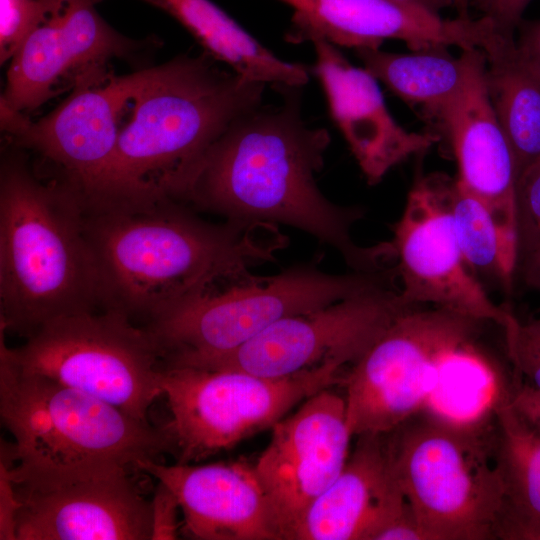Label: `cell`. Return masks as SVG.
Listing matches in <instances>:
<instances>
[{"label":"cell","instance_id":"cell-25","mask_svg":"<svg viewBox=\"0 0 540 540\" xmlns=\"http://www.w3.org/2000/svg\"><path fill=\"white\" fill-rule=\"evenodd\" d=\"M482 50L489 95L514 153L518 179L540 157V79L519 60L514 37L497 33Z\"/></svg>","mask_w":540,"mask_h":540},{"label":"cell","instance_id":"cell-21","mask_svg":"<svg viewBox=\"0 0 540 540\" xmlns=\"http://www.w3.org/2000/svg\"><path fill=\"white\" fill-rule=\"evenodd\" d=\"M438 123L457 161V179L487 204L517 246L516 161L489 95L482 49H472L465 84Z\"/></svg>","mask_w":540,"mask_h":540},{"label":"cell","instance_id":"cell-13","mask_svg":"<svg viewBox=\"0 0 540 540\" xmlns=\"http://www.w3.org/2000/svg\"><path fill=\"white\" fill-rule=\"evenodd\" d=\"M399 294L411 307L431 304L512 332L519 320L497 305L466 263L443 195L440 174L419 176L392 226Z\"/></svg>","mask_w":540,"mask_h":540},{"label":"cell","instance_id":"cell-20","mask_svg":"<svg viewBox=\"0 0 540 540\" xmlns=\"http://www.w3.org/2000/svg\"><path fill=\"white\" fill-rule=\"evenodd\" d=\"M313 72L325 93L331 117L370 185L395 166L432 147L438 136L406 131L390 114L378 80L352 65L337 46L322 40Z\"/></svg>","mask_w":540,"mask_h":540},{"label":"cell","instance_id":"cell-16","mask_svg":"<svg viewBox=\"0 0 540 540\" xmlns=\"http://www.w3.org/2000/svg\"><path fill=\"white\" fill-rule=\"evenodd\" d=\"M254 464L282 540L294 534L311 504L334 482L353 437L345 398L329 388L307 398L271 428Z\"/></svg>","mask_w":540,"mask_h":540},{"label":"cell","instance_id":"cell-19","mask_svg":"<svg viewBox=\"0 0 540 540\" xmlns=\"http://www.w3.org/2000/svg\"><path fill=\"white\" fill-rule=\"evenodd\" d=\"M137 470L167 486L183 515L184 535L197 540H282L254 464L165 465L141 460Z\"/></svg>","mask_w":540,"mask_h":540},{"label":"cell","instance_id":"cell-38","mask_svg":"<svg viewBox=\"0 0 540 540\" xmlns=\"http://www.w3.org/2000/svg\"><path fill=\"white\" fill-rule=\"evenodd\" d=\"M494 2L495 0H470V4L473 3L479 8L483 12V15H487L490 12Z\"/></svg>","mask_w":540,"mask_h":540},{"label":"cell","instance_id":"cell-7","mask_svg":"<svg viewBox=\"0 0 540 540\" xmlns=\"http://www.w3.org/2000/svg\"><path fill=\"white\" fill-rule=\"evenodd\" d=\"M395 277L392 268L332 274L316 263L298 264L188 295L144 327L158 342L163 366H191L239 348L285 317L396 288Z\"/></svg>","mask_w":540,"mask_h":540},{"label":"cell","instance_id":"cell-22","mask_svg":"<svg viewBox=\"0 0 540 540\" xmlns=\"http://www.w3.org/2000/svg\"><path fill=\"white\" fill-rule=\"evenodd\" d=\"M142 1L177 20L206 54L248 81L300 88L309 80L303 65L277 57L210 0Z\"/></svg>","mask_w":540,"mask_h":540},{"label":"cell","instance_id":"cell-1","mask_svg":"<svg viewBox=\"0 0 540 540\" xmlns=\"http://www.w3.org/2000/svg\"><path fill=\"white\" fill-rule=\"evenodd\" d=\"M235 119L189 173L178 201L226 221L287 225L334 248L357 272L389 269L390 241L357 244L353 226L365 212L326 198L316 182L331 138L301 116L298 96Z\"/></svg>","mask_w":540,"mask_h":540},{"label":"cell","instance_id":"cell-3","mask_svg":"<svg viewBox=\"0 0 540 540\" xmlns=\"http://www.w3.org/2000/svg\"><path fill=\"white\" fill-rule=\"evenodd\" d=\"M219 63L203 52L148 68L100 192L88 207L177 200L211 145L235 119L262 102L265 84Z\"/></svg>","mask_w":540,"mask_h":540},{"label":"cell","instance_id":"cell-2","mask_svg":"<svg viewBox=\"0 0 540 540\" xmlns=\"http://www.w3.org/2000/svg\"><path fill=\"white\" fill-rule=\"evenodd\" d=\"M85 225L105 308L145 325L188 295L255 279L251 267L287 245L278 226L211 223L170 198L85 208Z\"/></svg>","mask_w":540,"mask_h":540},{"label":"cell","instance_id":"cell-5","mask_svg":"<svg viewBox=\"0 0 540 540\" xmlns=\"http://www.w3.org/2000/svg\"><path fill=\"white\" fill-rule=\"evenodd\" d=\"M0 329V416L14 438L13 470L53 475L108 466L137 470L173 446L164 426L133 418L87 393L21 371Z\"/></svg>","mask_w":540,"mask_h":540},{"label":"cell","instance_id":"cell-26","mask_svg":"<svg viewBox=\"0 0 540 540\" xmlns=\"http://www.w3.org/2000/svg\"><path fill=\"white\" fill-rule=\"evenodd\" d=\"M456 238L472 272L510 293L517 272V247L502 232L491 209L457 178L440 174Z\"/></svg>","mask_w":540,"mask_h":540},{"label":"cell","instance_id":"cell-23","mask_svg":"<svg viewBox=\"0 0 540 540\" xmlns=\"http://www.w3.org/2000/svg\"><path fill=\"white\" fill-rule=\"evenodd\" d=\"M474 336L456 342L438 357L433 383L422 412L445 424L479 428L495 420L511 400L508 387L492 361L474 344Z\"/></svg>","mask_w":540,"mask_h":540},{"label":"cell","instance_id":"cell-36","mask_svg":"<svg viewBox=\"0 0 540 540\" xmlns=\"http://www.w3.org/2000/svg\"><path fill=\"white\" fill-rule=\"evenodd\" d=\"M526 285L540 293V243L518 267ZM530 324L540 332V317Z\"/></svg>","mask_w":540,"mask_h":540},{"label":"cell","instance_id":"cell-12","mask_svg":"<svg viewBox=\"0 0 540 540\" xmlns=\"http://www.w3.org/2000/svg\"><path fill=\"white\" fill-rule=\"evenodd\" d=\"M410 308L399 288L380 289L285 317L239 348L187 367L280 378L325 363L353 365Z\"/></svg>","mask_w":540,"mask_h":540},{"label":"cell","instance_id":"cell-29","mask_svg":"<svg viewBox=\"0 0 540 540\" xmlns=\"http://www.w3.org/2000/svg\"><path fill=\"white\" fill-rule=\"evenodd\" d=\"M44 14L41 0H0V60L9 62Z\"/></svg>","mask_w":540,"mask_h":540},{"label":"cell","instance_id":"cell-31","mask_svg":"<svg viewBox=\"0 0 540 540\" xmlns=\"http://www.w3.org/2000/svg\"><path fill=\"white\" fill-rule=\"evenodd\" d=\"M14 458L9 444L1 441L0 449V539L16 540V517L19 508L11 466Z\"/></svg>","mask_w":540,"mask_h":540},{"label":"cell","instance_id":"cell-28","mask_svg":"<svg viewBox=\"0 0 540 540\" xmlns=\"http://www.w3.org/2000/svg\"><path fill=\"white\" fill-rule=\"evenodd\" d=\"M515 203L518 267L540 243V157L519 175Z\"/></svg>","mask_w":540,"mask_h":540},{"label":"cell","instance_id":"cell-11","mask_svg":"<svg viewBox=\"0 0 540 540\" xmlns=\"http://www.w3.org/2000/svg\"><path fill=\"white\" fill-rule=\"evenodd\" d=\"M147 73L148 68L126 75H115L110 67L93 71L44 117L2 115L1 130L9 144L52 167L55 174L47 178L88 205L100 192L124 118Z\"/></svg>","mask_w":540,"mask_h":540},{"label":"cell","instance_id":"cell-8","mask_svg":"<svg viewBox=\"0 0 540 540\" xmlns=\"http://www.w3.org/2000/svg\"><path fill=\"white\" fill-rule=\"evenodd\" d=\"M6 349L21 371L87 393L143 422L162 395L157 340L115 309L54 319L20 347Z\"/></svg>","mask_w":540,"mask_h":540},{"label":"cell","instance_id":"cell-14","mask_svg":"<svg viewBox=\"0 0 540 540\" xmlns=\"http://www.w3.org/2000/svg\"><path fill=\"white\" fill-rule=\"evenodd\" d=\"M130 471L108 466L23 475L11 466L19 503L16 540H151L152 503Z\"/></svg>","mask_w":540,"mask_h":540},{"label":"cell","instance_id":"cell-24","mask_svg":"<svg viewBox=\"0 0 540 540\" xmlns=\"http://www.w3.org/2000/svg\"><path fill=\"white\" fill-rule=\"evenodd\" d=\"M447 48L437 46L410 54L380 49L356 51L364 68L378 81L404 102L439 122L465 84L472 51L465 49L454 57Z\"/></svg>","mask_w":540,"mask_h":540},{"label":"cell","instance_id":"cell-37","mask_svg":"<svg viewBox=\"0 0 540 540\" xmlns=\"http://www.w3.org/2000/svg\"><path fill=\"white\" fill-rule=\"evenodd\" d=\"M407 5L417 6L434 13L440 14V11L453 6V0H391Z\"/></svg>","mask_w":540,"mask_h":540},{"label":"cell","instance_id":"cell-6","mask_svg":"<svg viewBox=\"0 0 540 540\" xmlns=\"http://www.w3.org/2000/svg\"><path fill=\"white\" fill-rule=\"evenodd\" d=\"M397 482L423 540H491L505 502L495 420L445 424L420 411L386 434Z\"/></svg>","mask_w":540,"mask_h":540},{"label":"cell","instance_id":"cell-32","mask_svg":"<svg viewBox=\"0 0 540 540\" xmlns=\"http://www.w3.org/2000/svg\"><path fill=\"white\" fill-rule=\"evenodd\" d=\"M152 503L151 540H175L178 538L180 523L177 519L179 503L172 491L158 482Z\"/></svg>","mask_w":540,"mask_h":540},{"label":"cell","instance_id":"cell-30","mask_svg":"<svg viewBox=\"0 0 540 540\" xmlns=\"http://www.w3.org/2000/svg\"><path fill=\"white\" fill-rule=\"evenodd\" d=\"M505 341L515 376L526 378L525 383L540 392V332L519 321Z\"/></svg>","mask_w":540,"mask_h":540},{"label":"cell","instance_id":"cell-17","mask_svg":"<svg viewBox=\"0 0 540 540\" xmlns=\"http://www.w3.org/2000/svg\"><path fill=\"white\" fill-rule=\"evenodd\" d=\"M292 10L287 42L322 40L335 46L379 49L389 39L412 50L444 46L483 49L496 35L491 18H443L391 0H279Z\"/></svg>","mask_w":540,"mask_h":540},{"label":"cell","instance_id":"cell-35","mask_svg":"<svg viewBox=\"0 0 540 540\" xmlns=\"http://www.w3.org/2000/svg\"><path fill=\"white\" fill-rule=\"evenodd\" d=\"M513 408L529 423L540 430V392L520 379L514 383L511 398Z\"/></svg>","mask_w":540,"mask_h":540},{"label":"cell","instance_id":"cell-10","mask_svg":"<svg viewBox=\"0 0 540 540\" xmlns=\"http://www.w3.org/2000/svg\"><path fill=\"white\" fill-rule=\"evenodd\" d=\"M481 321L445 309H408L345 378L346 420L354 436L387 434L419 413L439 355L475 336Z\"/></svg>","mask_w":540,"mask_h":540},{"label":"cell","instance_id":"cell-27","mask_svg":"<svg viewBox=\"0 0 540 540\" xmlns=\"http://www.w3.org/2000/svg\"><path fill=\"white\" fill-rule=\"evenodd\" d=\"M495 454L505 494L503 511L540 522V430L511 400L496 411Z\"/></svg>","mask_w":540,"mask_h":540},{"label":"cell","instance_id":"cell-33","mask_svg":"<svg viewBox=\"0 0 540 540\" xmlns=\"http://www.w3.org/2000/svg\"><path fill=\"white\" fill-rule=\"evenodd\" d=\"M517 55L521 63L540 79V19L522 20L518 26Z\"/></svg>","mask_w":540,"mask_h":540},{"label":"cell","instance_id":"cell-4","mask_svg":"<svg viewBox=\"0 0 540 540\" xmlns=\"http://www.w3.org/2000/svg\"><path fill=\"white\" fill-rule=\"evenodd\" d=\"M104 308L82 201L8 143L0 165V327L27 338L54 319Z\"/></svg>","mask_w":540,"mask_h":540},{"label":"cell","instance_id":"cell-15","mask_svg":"<svg viewBox=\"0 0 540 540\" xmlns=\"http://www.w3.org/2000/svg\"><path fill=\"white\" fill-rule=\"evenodd\" d=\"M44 14L12 58L0 115L29 116L83 76L113 59L140 52L148 40L129 38L97 12L94 0H41Z\"/></svg>","mask_w":540,"mask_h":540},{"label":"cell","instance_id":"cell-34","mask_svg":"<svg viewBox=\"0 0 540 540\" xmlns=\"http://www.w3.org/2000/svg\"><path fill=\"white\" fill-rule=\"evenodd\" d=\"M531 1L495 0L490 12L485 16L491 18L498 33L514 37V32L523 20V13Z\"/></svg>","mask_w":540,"mask_h":540},{"label":"cell","instance_id":"cell-18","mask_svg":"<svg viewBox=\"0 0 540 540\" xmlns=\"http://www.w3.org/2000/svg\"><path fill=\"white\" fill-rule=\"evenodd\" d=\"M358 440L334 482L311 504L293 540H420L397 482L386 435Z\"/></svg>","mask_w":540,"mask_h":540},{"label":"cell","instance_id":"cell-9","mask_svg":"<svg viewBox=\"0 0 540 540\" xmlns=\"http://www.w3.org/2000/svg\"><path fill=\"white\" fill-rule=\"evenodd\" d=\"M343 367L325 363L287 377L235 370L162 366L160 384L171 414L164 425L179 464L229 450L329 388Z\"/></svg>","mask_w":540,"mask_h":540}]
</instances>
